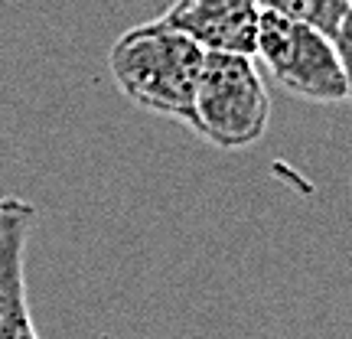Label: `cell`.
Returning a JSON list of instances; mask_svg holds the SVG:
<instances>
[{
	"instance_id": "cell-1",
	"label": "cell",
	"mask_w": 352,
	"mask_h": 339,
	"mask_svg": "<svg viewBox=\"0 0 352 339\" xmlns=\"http://www.w3.org/2000/svg\"><path fill=\"white\" fill-rule=\"evenodd\" d=\"M206 50L164 20L127 30L108 52V69L118 91L144 111L173 118L196 131V91H199Z\"/></svg>"
},
{
	"instance_id": "cell-2",
	"label": "cell",
	"mask_w": 352,
	"mask_h": 339,
	"mask_svg": "<svg viewBox=\"0 0 352 339\" xmlns=\"http://www.w3.org/2000/svg\"><path fill=\"white\" fill-rule=\"evenodd\" d=\"M271 95L252 56L206 52L196 91V134L219 151H245L264 138Z\"/></svg>"
},
{
	"instance_id": "cell-3",
	"label": "cell",
	"mask_w": 352,
	"mask_h": 339,
	"mask_svg": "<svg viewBox=\"0 0 352 339\" xmlns=\"http://www.w3.org/2000/svg\"><path fill=\"white\" fill-rule=\"evenodd\" d=\"M254 56L290 95L320 105H336L349 98V82L333 50V39L314 26L287 20L280 13L261 10Z\"/></svg>"
},
{
	"instance_id": "cell-4",
	"label": "cell",
	"mask_w": 352,
	"mask_h": 339,
	"mask_svg": "<svg viewBox=\"0 0 352 339\" xmlns=\"http://www.w3.org/2000/svg\"><path fill=\"white\" fill-rule=\"evenodd\" d=\"M36 226V206L0 196V339H39L26 297V241Z\"/></svg>"
},
{
	"instance_id": "cell-5",
	"label": "cell",
	"mask_w": 352,
	"mask_h": 339,
	"mask_svg": "<svg viewBox=\"0 0 352 339\" xmlns=\"http://www.w3.org/2000/svg\"><path fill=\"white\" fill-rule=\"evenodd\" d=\"M206 52L254 56L261 10L254 0H173L160 17Z\"/></svg>"
},
{
	"instance_id": "cell-6",
	"label": "cell",
	"mask_w": 352,
	"mask_h": 339,
	"mask_svg": "<svg viewBox=\"0 0 352 339\" xmlns=\"http://www.w3.org/2000/svg\"><path fill=\"white\" fill-rule=\"evenodd\" d=\"M258 10H267V13H280L287 20H297V23H307L327 33L333 39L336 26L342 23L346 10L352 7V0H254Z\"/></svg>"
},
{
	"instance_id": "cell-7",
	"label": "cell",
	"mask_w": 352,
	"mask_h": 339,
	"mask_svg": "<svg viewBox=\"0 0 352 339\" xmlns=\"http://www.w3.org/2000/svg\"><path fill=\"white\" fill-rule=\"evenodd\" d=\"M333 50H336V56H340V65H342V72H346L349 98H352V7L346 10L342 23L336 26V33H333Z\"/></svg>"
}]
</instances>
